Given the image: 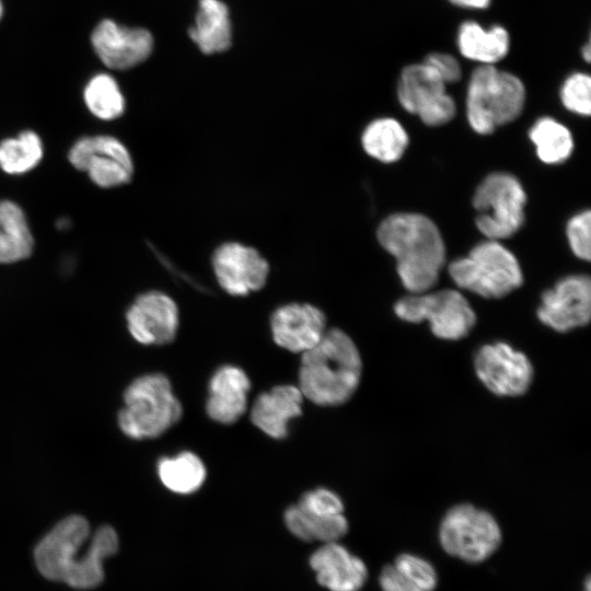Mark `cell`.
<instances>
[{"label": "cell", "mask_w": 591, "mask_h": 591, "mask_svg": "<svg viewBox=\"0 0 591 591\" xmlns=\"http://www.w3.org/2000/svg\"><path fill=\"white\" fill-rule=\"evenodd\" d=\"M90 537V525L81 515H70L58 522L36 545L34 559L47 579L65 582L76 589H92L104 578V559L118 549V536L109 525L99 528Z\"/></svg>", "instance_id": "cell-1"}, {"label": "cell", "mask_w": 591, "mask_h": 591, "mask_svg": "<svg viewBox=\"0 0 591 591\" xmlns=\"http://www.w3.org/2000/svg\"><path fill=\"white\" fill-rule=\"evenodd\" d=\"M376 236L395 257L397 274L410 293L426 292L437 283L445 246L429 218L414 212L391 215L381 222Z\"/></svg>", "instance_id": "cell-2"}, {"label": "cell", "mask_w": 591, "mask_h": 591, "mask_svg": "<svg viewBox=\"0 0 591 591\" xmlns=\"http://www.w3.org/2000/svg\"><path fill=\"white\" fill-rule=\"evenodd\" d=\"M362 359L356 343L339 328L326 329L311 349L302 354L299 389L318 406H339L357 391Z\"/></svg>", "instance_id": "cell-3"}, {"label": "cell", "mask_w": 591, "mask_h": 591, "mask_svg": "<svg viewBox=\"0 0 591 591\" xmlns=\"http://www.w3.org/2000/svg\"><path fill=\"white\" fill-rule=\"evenodd\" d=\"M182 413L170 380L162 373H149L135 379L124 392L118 425L131 439H153L178 422Z\"/></svg>", "instance_id": "cell-4"}, {"label": "cell", "mask_w": 591, "mask_h": 591, "mask_svg": "<svg viewBox=\"0 0 591 591\" xmlns=\"http://www.w3.org/2000/svg\"><path fill=\"white\" fill-rule=\"evenodd\" d=\"M524 101L525 89L518 77L483 65L474 70L468 83L466 116L474 131L488 135L514 120Z\"/></svg>", "instance_id": "cell-5"}, {"label": "cell", "mask_w": 591, "mask_h": 591, "mask_svg": "<svg viewBox=\"0 0 591 591\" xmlns=\"http://www.w3.org/2000/svg\"><path fill=\"white\" fill-rule=\"evenodd\" d=\"M453 281L486 299L502 298L523 282L515 256L496 240L477 244L467 256L449 265Z\"/></svg>", "instance_id": "cell-6"}, {"label": "cell", "mask_w": 591, "mask_h": 591, "mask_svg": "<svg viewBox=\"0 0 591 591\" xmlns=\"http://www.w3.org/2000/svg\"><path fill=\"white\" fill-rule=\"evenodd\" d=\"M438 540L448 555L468 564H479L499 548L502 531L490 512L462 502L450 507L441 518Z\"/></svg>", "instance_id": "cell-7"}, {"label": "cell", "mask_w": 591, "mask_h": 591, "mask_svg": "<svg viewBox=\"0 0 591 591\" xmlns=\"http://www.w3.org/2000/svg\"><path fill=\"white\" fill-rule=\"evenodd\" d=\"M394 313L408 323L426 321L437 338L448 341L466 337L476 324V314L468 301L452 289L412 293L395 303Z\"/></svg>", "instance_id": "cell-8"}, {"label": "cell", "mask_w": 591, "mask_h": 591, "mask_svg": "<svg viewBox=\"0 0 591 591\" xmlns=\"http://www.w3.org/2000/svg\"><path fill=\"white\" fill-rule=\"evenodd\" d=\"M525 201V192L517 177L503 172L489 174L473 197L477 229L489 240L512 236L523 224Z\"/></svg>", "instance_id": "cell-9"}, {"label": "cell", "mask_w": 591, "mask_h": 591, "mask_svg": "<svg viewBox=\"0 0 591 591\" xmlns=\"http://www.w3.org/2000/svg\"><path fill=\"white\" fill-rule=\"evenodd\" d=\"M473 368L479 382L499 397L522 396L534 380L531 359L506 341L480 346L474 355Z\"/></svg>", "instance_id": "cell-10"}, {"label": "cell", "mask_w": 591, "mask_h": 591, "mask_svg": "<svg viewBox=\"0 0 591 591\" xmlns=\"http://www.w3.org/2000/svg\"><path fill=\"white\" fill-rule=\"evenodd\" d=\"M70 164L88 174L101 188H114L129 183L134 162L127 147L109 135L84 136L68 152Z\"/></svg>", "instance_id": "cell-11"}, {"label": "cell", "mask_w": 591, "mask_h": 591, "mask_svg": "<svg viewBox=\"0 0 591 591\" xmlns=\"http://www.w3.org/2000/svg\"><path fill=\"white\" fill-rule=\"evenodd\" d=\"M440 76L425 62L406 67L399 77L397 95L402 106L429 126L450 121L455 102Z\"/></svg>", "instance_id": "cell-12"}, {"label": "cell", "mask_w": 591, "mask_h": 591, "mask_svg": "<svg viewBox=\"0 0 591 591\" xmlns=\"http://www.w3.org/2000/svg\"><path fill=\"white\" fill-rule=\"evenodd\" d=\"M536 315L542 324L557 333L586 326L591 318L590 278L571 275L545 290Z\"/></svg>", "instance_id": "cell-13"}, {"label": "cell", "mask_w": 591, "mask_h": 591, "mask_svg": "<svg viewBox=\"0 0 591 591\" xmlns=\"http://www.w3.org/2000/svg\"><path fill=\"white\" fill-rule=\"evenodd\" d=\"M218 285L230 296L243 297L260 290L269 274L268 262L254 247L228 242L216 248L211 259Z\"/></svg>", "instance_id": "cell-14"}, {"label": "cell", "mask_w": 591, "mask_h": 591, "mask_svg": "<svg viewBox=\"0 0 591 591\" xmlns=\"http://www.w3.org/2000/svg\"><path fill=\"white\" fill-rule=\"evenodd\" d=\"M132 338L146 346L172 343L179 325L176 302L161 291H148L136 298L126 313Z\"/></svg>", "instance_id": "cell-15"}, {"label": "cell", "mask_w": 591, "mask_h": 591, "mask_svg": "<svg viewBox=\"0 0 591 591\" xmlns=\"http://www.w3.org/2000/svg\"><path fill=\"white\" fill-rule=\"evenodd\" d=\"M93 49L101 61L111 69L126 70L144 61L153 48L149 31L127 27L105 19L91 35Z\"/></svg>", "instance_id": "cell-16"}, {"label": "cell", "mask_w": 591, "mask_h": 591, "mask_svg": "<svg viewBox=\"0 0 591 591\" xmlns=\"http://www.w3.org/2000/svg\"><path fill=\"white\" fill-rule=\"evenodd\" d=\"M325 314L309 303H289L279 306L270 317L274 341L296 354L311 349L326 332Z\"/></svg>", "instance_id": "cell-17"}, {"label": "cell", "mask_w": 591, "mask_h": 591, "mask_svg": "<svg viewBox=\"0 0 591 591\" xmlns=\"http://www.w3.org/2000/svg\"><path fill=\"white\" fill-rule=\"evenodd\" d=\"M317 582L329 591H360L367 579L364 561L337 542L324 543L310 557Z\"/></svg>", "instance_id": "cell-18"}, {"label": "cell", "mask_w": 591, "mask_h": 591, "mask_svg": "<svg viewBox=\"0 0 591 591\" xmlns=\"http://www.w3.org/2000/svg\"><path fill=\"white\" fill-rule=\"evenodd\" d=\"M251 381L243 369L224 364L211 375L208 384L206 413L221 425L236 422L247 409Z\"/></svg>", "instance_id": "cell-19"}, {"label": "cell", "mask_w": 591, "mask_h": 591, "mask_svg": "<svg viewBox=\"0 0 591 591\" xmlns=\"http://www.w3.org/2000/svg\"><path fill=\"white\" fill-rule=\"evenodd\" d=\"M303 398L299 386H274L256 397L251 408V420L270 438L285 439L288 437L289 422L302 414Z\"/></svg>", "instance_id": "cell-20"}, {"label": "cell", "mask_w": 591, "mask_h": 591, "mask_svg": "<svg viewBox=\"0 0 591 591\" xmlns=\"http://www.w3.org/2000/svg\"><path fill=\"white\" fill-rule=\"evenodd\" d=\"M189 37L204 54L224 51L231 45L229 10L220 0H199Z\"/></svg>", "instance_id": "cell-21"}, {"label": "cell", "mask_w": 591, "mask_h": 591, "mask_svg": "<svg viewBox=\"0 0 591 591\" xmlns=\"http://www.w3.org/2000/svg\"><path fill=\"white\" fill-rule=\"evenodd\" d=\"M34 237L22 207L13 200L0 199V264H14L28 258Z\"/></svg>", "instance_id": "cell-22"}, {"label": "cell", "mask_w": 591, "mask_h": 591, "mask_svg": "<svg viewBox=\"0 0 591 591\" xmlns=\"http://www.w3.org/2000/svg\"><path fill=\"white\" fill-rule=\"evenodd\" d=\"M457 43L464 57L493 65L508 54L510 40L501 26L486 31L475 22H465L460 27Z\"/></svg>", "instance_id": "cell-23"}, {"label": "cell", "mask_w": 591, "mask_h": 591, "mask_svg": "<svg viewBox=\"0 0 591 591\" xmlns=\"http://www.w3.org/2000/svg\"><path fill=\"white\" fill-rule=\"evenodd\" d=\"M291 534L305 542H337L348 532V521L344 513L317 515L302 510L297 503L290 506L283 515Z\"/></svg>", "instance_id": "cell-24"}, {"label": "cell", "mask_w": 591, "mask_h": 591, "mask_svg": "<svg viewBox=\"0 0 591 591\" xmlns=\"http://www.w3.org/2000/svg\"><path fill=\"white\" fill-rule=\"evenodd\" d=\"M157 471L164 487L179 495L197 491L207 476L204 462L189 451L179 452L174 456L161 457Z\"/></svg>", "instance_id": "cell-25"}, {"label": "cell", "mask_w": 591, "mask_h": 591, "mask_svg": "<svg viewBox=\"0 0 591 591\" xmlns=\"http://www.w3.org/2000/svg\"><path fill=\"white\" fill-rule=\"evenodd\" d=\"M361 143L370 157L392 163L403 155L408 144V135L399 121L380 118L366 127Z\"/></svg>", "instance_id": "cell-26"}, {"label": "cell", "mask_w": 591, "mask_h": 591, "mask_svg": "<svg viewBox=\"0 0 591 591\" xmlns=\"http://www.w3.org/2000/svg\"><path fill=\"white\" fill-rule=\"evenodd\" d=\"M44 154L39 136L24 130L0 142V169L10 175H22L35 169Z\"/></svg>", "instance_id": "cell-27"}, {"label": "cell", "mask_w": 591, "mask_h": 591, "mask_svg": "<svg viewBox=\"0 0 591 591\" xmlns=\"http://www.w3.org/2000/svg\"><path fill=\"white\" fill-rule=\"evenodd\" d=\"M529 136L538 159L544 163L564 162L572 152L573 140L570 131L551 117L540 118L530 129Z\"/></svg>", "instance_id": "cell-28"}, {"label": "cell", "mask_w": 591, "mask_h": 591, "mask_svg": "<svg viewBox=\"0 0 591 591\" xmlns=\"http://www.w3.org/2000/svg\"><path fill=\"white\" fill-rule=\"evenodd\" d=\"M84 103L92 115L114 120L125 112V99L116 80L107 73L92 77L83 91Z\"/></svg>", "instance_id": "cell-29"}, {"label": "cell", "mask_w": 591, "mask_h": 591, "mask_svg": "<svg viewBox=\"0 0 591 591\" xmlns=\"http://www.w3.org/2000/svg\"><path fill=\"white\" fill-rule=\"evenodd\" d=\"M393 565L422 590L434 591L437 588V570L427 559L410 553H402L395 557Z\"/></svg>", "instance_id": "cell-30"}, {"label": "cell", "mask_w": 591, "mask_h": 591, "mask_svg": "<svg viewBox=\"0 0 591 591\" xmlns=\"http://www.w3.org/2000/svg\"><path fill=\"white\" fill-rule=\"evenodd\" d=\"M564 106L570 112L588 116L591 112V79L586 73H573L565 81L560 91Z\"/></svg>", "instance_id": "cell-31"}, {"label": "cell", "mask_w": 591, "mask_h": 591, "mask_svg": "<svg viewBox=\"0 0 591 591\" xmlns=\"http://www.w3.org/2000/svg\"><path fill=\"white\" fill-rule=\"evenodd\" d=\"M297 505L302 510L317 515H336L344 513L345 510L341 498L324 487L304 493Z\"/></svg>", "instance_id": "cell-32"}, {"label": "cell", "mask_w": 591, "mask_h": 591, "mask_svg": "<svg viewBox=\"0 0 591 591\" xmlns=\"http://www.w3.org/2000/svg\"><path fill=\"white\" fill-rule=\"evenodd\" d=\"M590 210L573 216L567 223V237L573 254L590 260Z\"/></svg>", "instance_id": "cell-33"}, {"label": "cell", "mask_w": 591, "mask_h": 591, "mask_svg": "<svg viewBox=\"0 0 591 591\" xmlns=\"http://www.w3.org/2000/svg\"><path fill=\"white\" fill-rule=\"evenodd\" d=\"M424 62L432 68L445 84L454 83L461 79V66L451 55L432 53L426 57Z\"/></svg>", "instance_id": "cell-34"}, {"label": "cell", "mask_w": 591, "mask_h": 591, "mask_svg": "<svg viewBox=\"0 0 591 591\" xmlns=\"http://www.w3.org/2000/svg\"><path fill=\"white\" fill-rule=\"evenodd\" d=\"M378 580L381 591H425L401 573L393 564L381 569Z\"/></svg>", "instance_id": "cell-35"}, {"label": "cell", "mask_w": 591, "mask_h": 591, "mask_svg": "<svg viewBox=\"0 0 591 591\" xmlns=\"http://www.w3.org/2000/svg\"><path fill=\"white\" fill-rule=\"evenodd\" d=\"M452 3L464 7V8H474V9H483L488 7L490 0H449Z\"/></svg>", "instance_id": "cell-36"}, {"label": "cell", "mask_w": 591, "mask_h": 591, "mask_svg": "<svg viewBox=\"0 0 591 591\" xmlns=\"http://www.w3.org/2000/svg\"><path fill=\"white\" fill-rule=\"evenodd\" d=\"M582 55H583V57H584V59L587 61L590 60L591 49H590V44L589 43H587L584 48L582 49Z\"/></svg>", "instance_id": "cell-37"}, {"label": "cell", "mask_w": 591, "mask_h": 591, "mask_svg": "<svg viewBox=\"0 0 591 591\" xmlns=\"http://www.w3.org/2000/svg\"><path fill=\"white\" fill-rule=\"evenodd\" d=\"M584 589L583 591H591V578L590 576H587V578L584 579Z\"/></svg>", "instance_id": "cell-38"}, {"label": "cell", "mask_w": 591, "mask_h": 591, "mask_svg": "<svg viewBox=\"0 0 591 591\" xmlns=\"http://www.w3.org/2000/svg\"><path fill=\"white\" fill-rule=\"evenodd\" d=\"M2 15H3V4H2V2L0 0V20L2 18Z\"/></svg>", "instance_id": "cell-39"}]
</instances>
